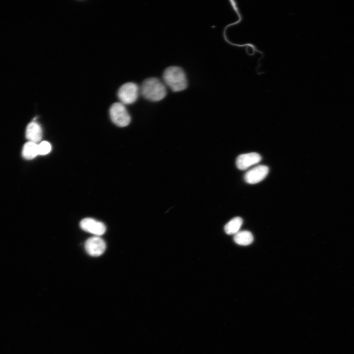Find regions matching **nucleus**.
Masks as SVG:
<instances>
[{
	"label": "nucleus",
	"instance_id": "f257e3e1",
	"mask_svg": "<svg viewBox=\"0 0 354 354\" xmlns=\"http://www.w3.org/2000/svg\"><path fill=\"white\" fill-rule=\"evenodd\" d=\"M140 92L147 100L156 102L166 96L167 89L163 82L157 78L151 77L143 82L140 88Z\"/></svg>",
	"mask_w": 354,
	"mask_h": 354
},
{
	"label": "nucleus",
	"instance_id": "f03ea898",
	"mask_svg": "<svg viewBox=\"0 0 354 354\" xmlns=\"http://www.w3.org/2000/svg\"><path fill=\"white\" fill-rule=\"evenodd\" d=\"M164 84L173 91L184 90L187 87V80L183 70L176 66L167 68L163 74Z\"/></svg>",
	"mask_w": 354,
	"mask_h": 354
},
{
	"label": "nucleus",
	"instance_id": "7ed1b4c3",
	"mask_svg": "<svg viewBox=\"0 0 354 354\" xmlns=\"http://www.w3.org/2000/svg\"><path fill=\"white\" fill-rule=\"evenodd\" d=\"M140 93V88L136 84L127 82L119 87L117 95L120 103L124 105H129L137 100Z\"/></svg>",
	"mask_w": 354,
	"mask_h": 354
},
{
	"label": "nucleus",
	"instance_id": "20e7f679",
	"mask_svg": "<svg viewBox=\"0 0 354 354\" xmlns=\"http://www.w3.org/2000/svg\"><path fill=\"white\" fill-rule=\"evenodd\" d=\"M109 114L112 121L118 126L125 127L130 122L131 118L125 105L120 102L111 105Z\"/></svg>",
	"mask_w": 354,
	"mask_h": 354
},
{
	"label": "nucleus",
	"instance_id": "39448f33",
	"mask_svg": "<svg viewBox=\"0 0 354 354\" xmlns=\"http://www.w3.org/2000/svg\"><path fill=\"white\" fill-rule=\"evenodd\" d=\"M87 252L92 256L101 255L105 251L106 243L103 239L98 236L88 238L85 245Z\"/></svg>",
	"mask_w": 354,
	"mask_h": 354
},
{
	"label": "nucleus",
	"instance_id": "423d86ee",
	"mask_svg": "<svg viewBox=\"0 0 354 354\" xmlns=\"http://www.w3.org/2000/svg\"><path fill=\"white\" fill-rule=\"evenodd\" d=\"M80 226L84 231L97 236L104 234L106 230L105 225L101 222L91 218H86L80 222Z\"/></svg>",
	"mask_w": 354,
	"mask_h": 354
},
{
	"label": "nucleus",
	"instance_id": "0eeeda50",
	"mask_svg": "<svg viewBox=\"0 0 354 354\" xmlns=\"http://www.w3.org/2000/svg\"><path fill=\"white\" fill-rule=\"evenodd\" d=\"M268 171V168L266 166L258 165L246 173L244 180L249 184L257 183L266 177Z\"/></svg>",
	"mask_w": 354,
	"mask_h": 354
},
{
	"label": "nucleus",
	"instance_id": "6e6552de",
	"mask_svg": "<svg viewBox=\"0 0 354 354\" xmlns=\"http://www.w3.org/2000/svg\"><path fill=\"white\" fill-rule=\"evenodd\" d=\"M262 157L258 153L250 152L239 155L236 160V165L239 170H244L258 163Z\"/></svg>",
	"mask_w": 354,
	"mask_h": 354
},
{
	"label": "nucleus",
	"instance_id": "1a4fd4ad",
	"mask_svg": "<svg viewBox=\"0 0 354 354\" xmlns=\"http://www.w3.org/2000/svg\"><path fill=\"white\" fill-rule=\"evenodd\" d=\"M26 137L30 142L37 143L42 137V130L40 125L35 121L30 122L26 130Z\"/></svg>",
	"mask_w": 354,
	"mask_h": 354
},
{
	"label": "nucleus",
	"instance_id": "9d476101",
	"mask_svg": "<svg viewBox=\"0 0 354 354\" xmlns=\"http://www.w3.org/2000/svg\"><path fill=\"white\" fill-rule=\"evenodd\" d=\"M254 239L252 233L247 231H239L234 237L235 242L240 245L246 246L252 243Z\"/></svg>",
	"mask_w": 354,
	"mask_h": 354
},
{
	"label": "nucleus",
	"instance_id": "9b49d317",
	"mask_svg": "<svg viewBox=\"0 0 354 354\" xmlns=\"http://www.w3.org/2000/svg\"><path fill=\"white\" fill-rule=\"evenodd\" d=\"M38 155V144L37 143L28 142L26 143L22 149V155L27 160H31Z\"/></svg>",
	"mask_w": 354,
	"mask_h": 354
},
{
	"label": "nucleus",
	"instance_id": "f8f14e48",
	"mask_svg": "<svg viewBox=\"0 0 354 354\" xmlns=\"http://www.w3.org/2000/svg\"><path fill=\"white\" fill-rule=\"evenodd\" d=\"M243 223V220L239 217H236L229 221L224 227L225 233L228 235H235Z\"/></svg>",
	"mask_w": 354,
	"mask_h": 354
},
{
	"label": "nucleus",
	"instance_id": "ddd939ff",
	"mask_svg": "<svg viewBox=\"0 0 354 354\" xmlns=\"http://www.w3.org/2000/svg\"><path fill=\"white\" fill-rule=\"evenodd\" d=\"M51 145L47 141H43L38 144V155H44L47 154L51 151Z\"/></svg>",
	"mask_w": 354,
	"mask_h": 354
}]
</instances>
